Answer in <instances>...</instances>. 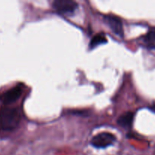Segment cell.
Returning <instances> with one entry per match:
<instances>
[{
    "label": "cell",
    "instance_id": "obj_3",
    "mask_svg": "<svg viewBox=\"0 0 155 155\" xmlns=\"http://www.w3.org/2000/svg\"><path fill=\"white\" fill-rule=\"evenodd\" d=\"M53 8L59 14L70 15L77 10L78 4L73 0H55Z\"/></svg>",
    "mask_w": 155,
    "mask_h": 155
},
{
    "label": "cell",
    "instance_id": "obj_8",
    "mask_svg": "<svg viewBox=\"0 0 155 155\" xmlns=\"http://www.w3.org/2000/svg\"><path fill=\"white\" fill-rule=\"evenodd\" d=\"M106 42H107V39H106V36L103 33H98L91 39L89 43V48L91 49H93L95 47L102 45V44L106 43Z\"/></svg>",
    "mask_w": 155,
    "mask_h": 155
},
{
    "label": "cell",
    "instance_id": "obj_4",
    "mask_svg": "<svg viewBox=\"0 0 155 155\" xmlns=\"http://www.w3.org/2000/svg\"><path fill=\"white\" fill-rule=\"evenodd\" d=\"M104 20L114 33L120 37H122L124 35L123 26L122 22L119 18L115 15H108L104 17Z\"/></svg>",
    "mask_w": 155,
    "mask_h": 155
},
{
    "label": "cell",
    "instance_id": "obj_9",
    "mask_svg": "<svg viewBox=\"0 0 155 155\" xmlns=\"http://www.w3.org/2000/svg\"><path fill=\"white\" fill-rule=\"evenodd\" d=\"M150 109H151V110H153V111L155 112V104H153V105H152L151 107H150Z\"/></svg>",
    "mask_w": 155,
    "mask_h": 155
},
{
    "label": "cell",
    "instance_id": "obj_5",
    "mask_svg": "<svg viewBox=\"0 0 155 155\" xmlns=\"http://www.w3.org/2000/svg\"><path fill=\"white\" fill-rule=\"evenodd\" d=\"M22 94V88L20 86H16L9 89L0 95V101L4 104H11L15 102L19 98Z\"/></svg>",
    "mask_w": 155,
    "mask_h": 155
},
{
    "label": "cell",
    "instance_id": "obj_7",
    "mask_svg": "<svg viewBox=\"0 0 155 155\" xmlns=\"http://www.w3.org/2000/svg\"><path fill=\"white\" fill-rule=\"evenodd\" d=\"M143 42L147 48L155 49V27L149 29L147 33L143 37Z\"/></svg>",
    "mask_w": 155,
    "mask_h": 155
},
{
    "label": "cell",
    "instance_id": "obj_1",
    "mask_svg": "<svg viewBox=\"0 0 155 155\" xmlns=\"http://www.w3.org/2000/svg\"><path fill=\"white\" fill-rule=\"evenodd\" d=\"M21 120V116L16 108L0 107V130L10 131L16 128Z\"/></svg>",
    "mask_w": 155,
    "mask_h": 155
},
{
    "label": "cell",
    "instance_id": "obj_6",
    "mask_svg": "<svg viewBox=\"0 0 155 155\" xmlns=\"http://www.w3.org/2000/svg\"><path fill=\"white\" fill-rule=\"evenodd\" d=\"M134 113L131 111L126 112L119 117L117 124L122 128H130L133 123Z\"/></svg>",
    "mask_w": 155,
    "mask_h": 155
},
{
    "label": "cell",
    "instance_id": "obj_2",
    "mask_svg": "<svg viewBox=\"0 0 155 155\" xmlns=\"http://www.w3.org/2000/svg\"><path fill=\"white\" fill-rule=\"evenodd\" d=\"M115 142V136L110 133H100L94 136L91 144L96 148H105Z\"/></svg>",
    "mask_w": 155,
    "mask_h": 155
}]
</instances>
